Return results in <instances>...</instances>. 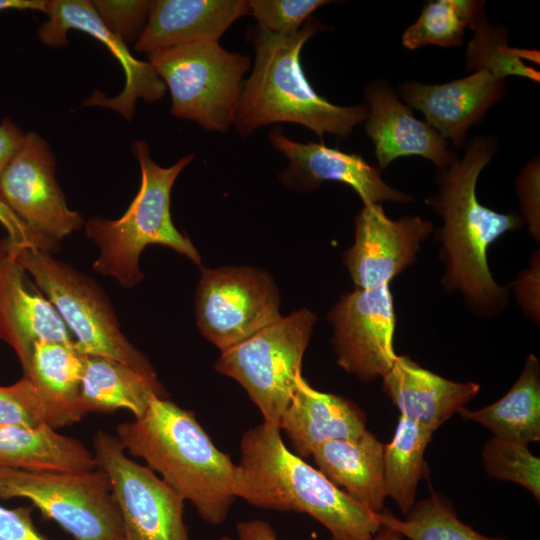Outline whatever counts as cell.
<instances>
[{"instance_id": "7a4b0ae2", "label": "cell", "mask_w": 540, "mask_h": 540, "mask_svg": "<svg viewBox=\"0 0 540 540\" xmlns=\"http://www.w3.org/2000/svg\"><path fill=\"white\" fill-rule=\"evenodd\" d=\"M235 496L267 510L305 513L332 540H371L379 513L360 505L286 447L279 426L261 422L240 441Z\"/></svg>"}, {"instance_id": "ee69618b", "label": "cell", "mask_w": 540, "mask_h": 540, "mask_svg": "<svg viewBox=\"0 0 540 540\" xmlns=\"http://www.w3.org/2000/svg\"><path fill=\"white\" fill-rule=\"evenodd\" d=\"M4 244H5V241H1L0 240V261H1V258H2V255L4 253Z\"/></svg>"}, {"instance_id": "484cf974", "label": "cell", "mask_w": 540, "mask_h": 540, "mask_svg": "<svg viewBox=\"0 0 540 540\" xmlns=\"http://www.w3.org/2000/svg\"><path fill=\"white\" fill-rule=\"evenodd\" d=\"M98 468L81 441L42 424L35 428L0 425V469L86 471Z\"/></svg>"}, {"instance_id": "e0dca14e", "label": "cell", "mask_w": 540, "mask_h": 540, "mask_svg": "<svg viewBox=\"0 0 540 540\" xmlns=\"http://www.w3.org/2000/svg\"><path fill=\"white\" fill-rule=\"evenodd\" d=\"M506 79L479 70L443 84L407 81L399 85L397 95L406 105L420 111L425 122L453 148L465 146L470 127L479 125L486 112L506 93Z\"/></svg>"}, {"instance_id": "8992f818", "label": "cell", "mask_w": 540, "mask_h": 540, "mask_svg": "<svg viewBox=\"0 0 540 540\" xmlns=\"http://www.w3.org/2000/svg\"><path fill=\"white\" fill-rule=\"evenodd\" d=\"M5 249L55 307L80 352L108 357L157 377L149 358L121 331L108 297L93 279L54 258L51 252L37 248Z\"/></svg>"}, {"instance_id": "8d00e7d4", "label": "cell", "mask_w": 540, "mask_h": 540, "mask_svg": "<svg viewBox=\"0 0 540 540\" xmlns=\"http://www.w3.org/2000/svg\"><path fill=\"white\" fill-rule=\"evenodd\" d=\"M0 224L6 229L8 239L5 246L10 250L37 248L51 252L56 242L48 239L28 226L0 195Z\"/></svg>"}, {"instance_id": "7402d4cb", "label": "cell", "mask_w": 540, "mask_h": 540, "mask_svg": "<svg viewBox=\"0 0 540 540\" xmlns=\"http://www.w3.org/2000/svg\"><path fill=\"white\" fill-rule=\"evenodd\" d=\"M250 14L245 0H158L141 36L139 52L178 44L217 40L237 19Z\"/></svg>"}, {"instance_id": "f546056e", "label": "cell", "mask_w": 540, "mask_h": 540, "mask_svg": "<svg viewBox=\"0 0 540 540\" xmlns=\"http://www.w3.org/2000/svg\"><path fill=\"white\" fill-rule=\"evenodd\" d=\"M404 519L387 510L379 513L381 525L410 540H508L488 537L462 522L449 501L436 492L415 502Z\"/></svg>"}, {"instance_id": "f1b7e54d", "label": "cell", "mask_w": 540, "mask_h": 540, "mask_svg": "<svg viewBox=\"0 0 540 540\" xmlns=\"http://www.w3.org/2000/svg\"><path fill=\"white\" fill-rule=\"evenodd\" d=\"M484 5L479 0L427 1L417 20L403 32L402 44L409 50L427 45L460 46L465 30H473L486 17Z\"/></svg>"}, {"instance_id": "ab89813d", "label": "cell", "mask_w": 540, "mask_h": 540, "mask_svg": "<svg viewBox=\"0 0 540 540\" xmlns=\"http://www.w3.org/2000/svg\"><path fill=\"white\" fill-rule=\"evenodd\" d=\"M25 133L9 118L0 122V176L5 167L21 147Z\"/></svg>"}, {"instance_id": "d6986e66", "label": "cell", "mask_w": 540, "mask_h": 540, "mask_svg": "<svg viewBox=\"0 0 540 540\" xmlns=\"http://www.w3.org/2000/svg\"><path fill=\"white\" fill-rule=\"evenodd\" d=\"M0 339L14 349L22 366L36 342H74L55 307L5 244L0 261Z\"/></svg>"}, {"instance_id": "7c38bea8", "label": "cell", "mask_w": 540, "mask_h": 540, "mask_svg": "<svg viewBox=\"0 0 540 540\" xmlns=\"http://www.w3.org/2000/svg\"><path fill=\"white\" fill-rule=\"evenodd\" d=\"M395 317L389 285L343 294L327 315L337 364L362 382L384 377L398 357Z\"/></svg>"}, {"instance_id": "5bb4252c", "label": "cell", "mask_w": 540, "mask_h": 540, "mask_svg": "<svg viewBox=\"0 0 540 540\" xmlns=\"http://www.w3.org/2000/svg\"><path fill=\"white\" fill-rule=\"evenodd\" d=\"M45 14L48 20L38 29L39 38L45 45H68L67 32L82 31L106 46L124 71L125 85L118 95L108 98L102 91H94L83 102L84 106L108 108L131 120L138 99L151 103L163 97L166 85L152 65L132 55L127 44L103 23L92 1L48 0Z\"/></svg>"}, {"instance_id": "ac0fdd59", "label": "cell", "mask_w": 540, "mask_h": 540, "mask_svg": "<svg viewBox=\"0 0 540 540\" xmlns=\"http://www.w3.org/2000/svg\"><path fill=\"white\" fill-rule=\"evenodd\" d=\"M365 129L374 144L379 169L386 168L401 157L420 156L441 170L446 168L455 152L425 121L417 119L412 109L384 82L366 86Z\"/></svg>"}, {"instance_id": "9a60e30c", "label": "cell", "mask_w": 540, "mask_h": 540, "mask_svg": "<svg viewBox=\"0 0 540 540\" xmlns=\"http://www.w3.org/2000/svg\"><path fill=\"white\" fill-rule=\"evenodd\" d=\"M433 223L420 216L389 218L379 203H364L355 217V240L343 253L356 289H373L390 282L417 260Z\"/></svg>"}, {"instance_id": "b9f144b4", "label": "cell", "mask_w": 540, "mask_h": 540, "mask_svg": "<svg viewBox=\"0 0 540 540\" xmlns=\"http://www.w3.org/2000/svg\"><path fill=\"white\" fill-rule=\"evenodd\" d=\"M48 0H0V12L5 10H32L45 13Z\"/></svg>"}, {"instance_id": "603a6c76", "label": "cell", "mask_w": 540, "mask_h": 540, "mask_svg": "<svg viewBox=\"0 0 540 540\" xmlns=\"http://www.w3.org/2000/svg\"><path fill=\"white\" fill-rule=\"evenodd\" d=\"M84 360L85 354L74 342L39 341L22 366L24 378L34 385L43 402L45 424L54 430L87 415L80 402Z\"/></svg>"}, {"instance_id": "52a82bcc", "label": "cell", "mask_w": 540, "mask_h": 540, "mask_svg": "<svg viewBox=\"0 0 540 540\" xmlns=\"http://www.w3.org/2000/svg\"><path fill=\"white\" fill-rule=\"evenodd\" d=\"M148 62L170 91L173 116L206 131L225 132L234 124L249 57L201 40L154 50Z\"/></svg>"}, {"instance_id": "60d3db41", "label": "cell", "mask_w": 540, "mask_h": 540, "mask_svg": "<svg viewBox=\"0 0 540 540\" xmlns=\"http://www.w3.org/2000/svg\"><path fill=\"white\" fill-rule=\"evenodd\" d=\"M236 531L238 540H278L272 526L260 519L241 521Z\"/></svg>"}, {"instance_id": "d6a6232c", "label": "cell", "mask_w": 540, "mask_h": 540, "mask_svg": "<svg viewBox=\"0 0 540 540\" xmlns=\"http://www.w3.org/2000/svg\"><path fill=\"white\" fill-rule=\"evenodd\" d=\"M326 0H251L252 14L260 28L272 33L291 35L297 33L310 15Z\"/></svg>"}, {"instance_id": "5b68a950", "label": "cell", "mask_w": 540, "mask_h": 540, "mask_svg": "<svg viewBox=\"0 0 540 540\" xmlns=\"http://www.w3.org/2000/svg\"><path fill=\"white\" fill-rule=\"evenodd\" d=\"M132 153L140 167L141 181L127 210L115 220L94 217L84 223L87 237L99 248L93 270L116 279L124 288L142 281L144 275L139 259L149 245L169 247L201 265L198 250L174 226L170 213L172 187L181 171L194 160V155H185L164 168L153 161L144 140L133 142Z\"/></svg>"}, {"instance_id": "3957f363", "label": "cell", "mask_w": 540, "mask_h": 540, "mask_svg": "<svg viewBox=\"0 0 540 540\" xmlns=\"http://www.w3.org/2000/svg\"><path fill=\"white\" fill-rule=\"evenodd\" d=\"M116 436L211 525L225 521L236 499L238 466L213 443L194 412L167 398L151 399L146 412L121 422Z\"/></svg>"}, {"instance_id": "e575fe53", "label": "cell", "mask_w": 540, "mask_h": 540, "mask_svg": "<svg viewBox=\"0 0 540 540\" xmlns=\"http://www.w3.org/2000/svg\"><path fill=\"white\" fill-rule=\"evenodd\" d=\"M92 4L106 27L127 44L141 36L154 1L95 0Z\"/></svg>"}, {"instance_id": "4fadbf2b", "label": "cell", "mask_w": 540, "mask_h": 540, "mask_svg": "<svg viewBox=\"0 0 540 540\" xmlns=\"http://www.w3.org/2000/svg\"><path fill=\"white\" fill-rule=\"evenodd\" d=\"M55 172L49 144L37 132H27L0 176V195L28 226L58 243L84 220L68 207Z\"/></svg>"}, {"instance_id": "ba28073f", "label": "cell", "mask_w": 540, "mask_h": 540, "mask_svg": "<svg viewBox=\"0 0 540 540\" xmlns=\"http://www.w3.org/2000/svg\"><path fill=\"white\" fill-rule=\"evenodd\" d=\"M317 316L307 308L282 316L243 342L221 351L217 372L237 381L263 422L279 426L302 376V361Z\"/></svg>"}, {"instance_id": "2e32d148", "label": "cell", "mask_w": 540, "mask_h": 540, "mask_svg": "<svg viewBox=\"0 0 540 540\" xmlns=\"http://www.w3.org/2000/svg\"><path fill=\"white\" fill-rule=\"evenodd\" d=\"M269 139L272 146L289 160V167L281 175L288 186L312 191L325 181H334L350 186L363 204L414 201L411 195L388 185L379 170L360 154L347 153L323 143L292 141L280 130L271 131Z\"/></svg>"}, {"instance_id": "4dcf8cb0", "label": "cell", "mask_w": 540, "mask_h": 540, "mask_svg": "<svg viewBox=\"0 0 540 540\" xmlns=\"http://www.w3.org/2000/svg\"><path fill=\"white\" fill-rule=\"evenodd\" d=\"M473 31L474 36L468 42L465 54L466 71L484 70L497 78L517 76L540 81L539 71L523 62V59H528L539 64V51L510 47L507 28L490 24L486 17Z\"/></svg>"}, {"instance_id": "836d02e7", "label": "cell", "mask_w": 540, "mask_h": 540, "mask_svg": "<svg viewBox=\"0 0 540 540\" xmlns=\"http://www.w3.org/2000/svg\"><path fill=\"white\" fill-rule=\"evenodd\" d=\"M45 424L43 402L34 385L26 378L9 386H0V425L35 428Z\"/></svg>"}, {"instance_id": "44dd1931", "label": "cell", "mask_w": 540, "mask_h": 540, "mask_svg": "<svg viewBox=\"0 0 540 540\" xmlns=\"http://www.w3.org/2000/svg\"><path fill=\"white\" fill-rule=\"evenodd\" d=\"M279 428L301 458L311 456L312 451L324 442L354 438L367 430L366 416L356 404L314 389L303 376L298 379Z\"/></svg>"}, {"instance_id": "74e56055", "label": "cell", "mask_w": 540, "mask_h": 540, "mask_svg": "<svg viewBox=\"0 0 540 540\" xmlns=\"http://www.w3.org/2000/svg\"><path fill=\"white\" fill-rule=\"evenodd\" d=\"M33 506L7 508L0 505V540H50L34 526Z\"/></svg>"}, {"instance_id": "d590c367", "label": "cell", "mask_w": 540, "mask_h": 540, "mask_svg": "<svg viewBox=\"0 0 540 540\" xmlns=\"http://www.w3.org/2000/svg\"><path fill=\"white\" fill-rule=\"evenodd\" d=\"M521 217L534 240L540 239V161L539 156L529 160L515 181Z\"/></svg>"}, {"instance_id": "f6af8a7d", "label": "cell", "mask_w": 540, "mask_h": 540, "mask_svg": "<svg viewBox=\"0 0 540 540\" xmlns=\"http://www.w3.org/2000/svg\"><path fill=\"white\" fill-rule=\"evenodd\" d=\"M219 540H233V539L230 538L229 536H223Z\"/></svg>"}, {"instance_id": "7bdbcfd3", "label": "cell", "mask_w": 540, "mask_h": 540, "mask_svg": "<svg viewBox=\"0 0 540 540\" xmlns=\"http://www.w3.org/2000/svg\"><path fill=\"white\" fill-rule=\"evenodd\" d=\"M371 540H403L398 533L382 527Z\"/></svg>"}, {"instance_id": "d4e9b609", "label": "cell", "mask_w": 540, "mask_h": 540, "mask_svg": "<svg viewBox=\"0 0 540 540\" xmlns=\"http://www.w3.org/2000/svg\"><path fill=\"white\" fill-rule=\"evenodd\" d=\"M154 397L167 398L158 377L145 375L108 357L85 355L80 402L87 414L125 409L137 419Z\"/></svg>"}, {"instance_id": "6da1fadb", "label": "cell", "mask_w": 540, "mask_h": 540, "mask_svg": "<svg viewBox=\"0 0 540 540\" xmlns=\"http://www.w3.org/2000/svg\"><path fill=\"white\" fill-rule=\"evenodd\" d=\"M464 149L462 158L454 154L446 168L437 170V191L426 203L443 219V225L435 230L445 266L443 288L448 293H461L477 317L490 318L505 310L510 287L493 278L487 259L489 247L505 233L523 229L525 222L521 215L500 213L477 198L479 175L497 154V139L478 135L468 140Z\"/></svg>"}, {"instance_id": "cb8c5ba5", "label": "cell", "mask_w": 540, "mask_h": 540, "mask_svg": "<svg viewBox=\"0 0 540 540\" xmlns=\"http://www.w3.org/2000/svg\"><path fill=\"white\" fill-rule=\"evenodd\" d=\"M383 448L384 444L366 430L354 438L324 442L311 456L317 469L333 484L360 505L380 513L388 497Z\"/></svg>"}, {"instance_id": "9c48e42d", "label": "cell", "mask_w": 540, "mask_h": 540, "mask_svg": "<svg viewBox=\"0 0 540 540\" xmlns=\"http://www.w3.org/2000/svg\"><path fill=\"white\" fill-rule=\"evenodd\" d=\"M24 498L74 540H124L108 475L86 471L0 469V499Z\"/></svg>"}, {"instance_id": "83f0119b", "label": "cell", "mask_w": 540, "mask_h": 540, "mask_svg": "<svg viewBox=\"0 0 540 540\" xmlns=\"http://www.w3.org/2000/svg\"><path fill=\"white\" fill-rule=\"evenodd\" d=\"M433 431L400 416L395 433L383 448V467L387 496L403 514L415 504L419 481L426 473L424 460Z\"/></svg>"}, {"instance_id": "f35d334b", "label": "cell", "mask_w": 540, "mask_h": 540, "mask_svg": "<svg viewBox=\"0 0 540 540\" xmlns=\"http://www.w3.org/2000/svg\"><path fill=\"white\" fill-rule=\"evenodd\" d=\"M539 251L531 258L530 265L513 284L521 309L534 323L539 324Z\"/></svg>"}, {"instance_id": "4316f807", "label": "cell", "mask_w": 540, "mask_h": 540, "mask_svg": "<svg viewBox=\"0 0 540 540\" xmlns=\"http://www.w3.org/2000/svg\"><path fill=\"white\" fill-rule=\"evenodd\" d=\"M465 420L489 429L495 437L528 445L540 440V365L530 354L510 390L498 401L478 410L463 407Z\"/></svg>"}, {"instance_id": "277c9868", "label": "cell", "mask_w": 540, "mask_h": 540, "mask_svg": "<svg viewBox=\"0 0 540 540\" xmlns=\"http://www.w3.org/2000/svg\"><path fill=\"white\" fill-rule=\"evenodd\" d=\"M326 30L309 18L291 35L272 33L260 27L252 31L255 62L243 84L234 124L247 136L259 127L274 123H295L317 136H349L366 119L367 105L339 106L319 95L308 81L300 54L306 41Z\"/></svg>"}, {"instance_id": "30bf717a", "label": "cell", "mask_w": 540, "mask_h": 540, "mask_svg": "<svg viewBox=\"0 0 540 540\" xmlns=\"http://www.w3.org/2000/svg\"><path fill=\"white\" fill-rule=\"evenodd\" d=\"M195 312L199 331L220 351L282 317L273 278L264 270L248 266L202 268Z\"/></svg>"}, {"instance_id": "8fae6325", "label": "cell", "mask_w": 540, "mask_h": 540, "mask_svg": "<svg viewBox=\"0 0 540 540\" xmlns=\"http://www.w3.org/2000/svg\"><path fill=\"white\" fill-rule=\"evenodd\" d=\"M93 453L111 482L124 540H189L184 499L148 466L131 460L117 436L98 430Z\"/></svg>"}, {"instance_id": "1f68e13d", "label": "cell", "mask_w": 540, "mask_h": 540, "mask_svg": "<svg viewBox=\"0 0 540 540\" xmlns=\"http://www.w3.org/2000/svg\"><path fill=\"white\" fill-rule=\"evenodd\" d=\"M482 462L488 475L515 482L540 501V461L528 445L493 436L483 448Z\"/></svg>"}, {"instance_id": "ffe728a7", "label": "cell", "mask_w": 540, "mask_h": 540, "mask_svg": "<svg viewBox=\"0 0 540 540\" xmlns=\"http://www.w3.org/2000/svg\"><path fill=\"white\" fill-rule=\"evenodd\" d=\"M382 390L403 416L433 432L477 395L476 382H456L398 356L382 377Z\"/></svg>"}]
</instances>
